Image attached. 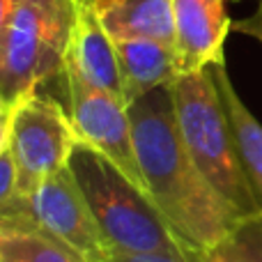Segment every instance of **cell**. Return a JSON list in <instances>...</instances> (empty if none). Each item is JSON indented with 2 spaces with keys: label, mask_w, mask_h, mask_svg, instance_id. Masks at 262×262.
Here are the masks:
<instances>
[{
  "label": "cell",
  "mask_w": 262,
  "mask_h": 262,
  "mask_svg": "<svg viewBox=\"0 0 262 262\" xmlns=\"http://www.w3.org/2000/svg\"><path fill=\"white\" fill-rule=\"evenodd\" d=\"M129 118L145 191L177 235L198 251L226 242L237 216L209 186L182 140L172 83L129 104Z\"/></svg>",
  "instance_id": "1"
},
{
  "label": "cell",
  "mask_w": 262,
  "mask_h": 262,
  "mask_svg": "<svg viewBox=\"0 0 262 262\" xmlns=\"http://www.w3.org/2000/svg\"><path fill=\"white\" fill-rule=\"evenodd\" d=\"M101 235L122 253H177L193 249L170 226L149 193L97 149L76 143L69 159Z\"/></svg>",
  "instance_id": "2"
},
{
  "label": "cell",
  "mask_w": 262,
  "mask_h": 262,
  "mask_svg": "<svg viewBox=\"0 0 262 262\" xmlns=\"http://www.w3.org/2000/svg\"><path fill=\"white\" fill-rule=\"evenodd\" d=\"M177 129L193 163L237 219L262 209L235 147L230 122L209 69L182 74L172 83Z\"/></svg>",
  "instance_id": "3"
},
{
  "label": "cell",
  "mask_w": 262,
  "mask_h": 262,
  "mask_svg": "<svg viewBox=\"0 0 262 262\" xmlns=\"http://www.w3.org/2000/svg\"><path fill=\"white\" fill-rule=\"evenodd\" d=\"M81 0H21L0 35V97L9 106L62 76Z\"/></svg>",
  "instance_id": "4"
},
{
  "label": "cell",
  "mask_w": 262,
  "mask_h": 262,
  "mask_svg": "<svg viewBox=\"0 0 262 262\" xmlns=\"http://www.w3.org/2000/svg\"><path fill=\"white\" fill-rule=\"evenodd\" d=\"M0 230L44 235L85 262H111L113 253L69 166L32 193L14 195L0 209Z\"/></svg>",
  "instance_id": "5"
},
{
  "label": "cell",
  "mask_w": 262,
  "mask_h": 262,
  "mask_svg": "<svg viewBox=\"0 0 262 262\" xmlns=\"http://www.w3.org/2000/svg\"><path fill=\"white\" fill-rule=\"evenodd\" d=\"M78 138L67 108L46 95L21 99L14 106L9 149L18 170V193H32L69 166Z\"/></svg>",
  "instance_id": "6"
},
{
  "label": "cell",
  "mask_w": 262,
  "mask_h": 262,
  "mask_svg": "<svg viewBox=\"0 0 262 262\" xmlns=\"http://www.w3.org/2000/svg\"><path fill=\"white\" fill-rule=\"evenodd\" d=\"M62 81L67 90V113L78 143L104 154L124 175L145 189L138 159H136L127 101L88 85L72 72H62Z\"/></svg>",
  "instance_id": "7"
},
{
  "label": "cell",
  "mask_w": 262,
  "mask_h": 262,
  "mask_svg": "<svg viewBox=\"0 0 262 262\" xmlns=\"http://www.w3.org/2000/svg\"><path fill=\"white\" fill-rule=\"evenodd\" d=\"M172 23L180 76L226 62L223 44L232 28L226 0H172Z\"/></svg>",
  "instance_id": "8"
},
{
  "label": "cell",
  "mask_w": 262,
  "mask_h": 262,
  "mask_svg": "<svg viewBox=\"0 0 262 262\" xmlns=\"http://www.w3.org/2000/svg\"><path fill=\"white\" fill-rule=\"evenodd\" d=\"M62 72H72L88 85L124 99L115 41L101 26L90 3H83L78 9V21L69 41Z\"/></svg>",
  "instance_id": "9"
},
{
  "label": "cell",
  "mask_w": 262,
  "mask_h": 262,
  "mask_svg": "<svg viewBox=\"0 0 262 262\" xmlns=\"http://www.w3.org/2000/svg\"><path fill=\"white\" fill-rule=\"evenodd\" d=\"M113 41L154 39L175 46L172 0H88Z\"/></svg>",
  "instance_id": "10"
},
{
  "label": "cell",
  "mask_w": 262,
  "mask_h": 262,
  "mask_svg": "<svg viewBox=\"0 0 262 262\" xmlns=\"http://www.w3.org/2000/svg\"><path fill=\"white\" fill-rule=\"evenodd\" d=\"M124 101L134 104L157 88L170 85L180 76L175 46L154 39L115 41Z\"/></svg>",
  "instance_id": "11"
},
{
  "label": "cell",
  "mask_w": 262,
  "mask_h": 262,
  "mask_svg": "<svg viewBox=\"0 0 262 262\" xmlns=\"http://www.w3.org/2000/svg\"><path fill=\"white\" fill-rule=\"evenodd\" d=\"M212 78L216 83V90L221 95L223 108H226L228 122H230L232 136H235V147L242 159L246 175L255 189L260 205H262V124L255 120V115L246 108L242 97L237 95L230 76H228L226 62H219L209 67Z\"/></svg>",
  "instance_id": "12"
},
{
  "label": "cell",
  "mask_w": 262,
  "mask_h": 262,
  "mask_svg": "<svg viewBox=\"0 0 262 262\" xmlns=\"http://www.w3.org/2000/svg\"><path fill=\"white\" fill-rule=\"evenodd\" d=\"M3 262H85L74 251L37 232L0 230Z\"/></svg>",
  "instance_id": "13"
},
{
  "label": "cell",
  "mask_w": 262,
  "mask_h": 262,
  "mask_svg": "<svg viewBox=\"0 0 262 262\" xmlns=\"http://www.w3.org/2000/svg\"><path fill=\"white\" fill-rule=\"evenodd\" d=\"M228 242L242 262H262V209L237 219Z\"/></svg>",
  "instance_id": "14"
},
{
  "label": "cell",
  "mask_w": 262,
  "mask_h": 262,
  "mask_svg": "<svg viewBox=\"0 0 262 262\" xmlns=\"http://www.w3.org/2000/svg\"><path fill=\"white\" fill-rule=\"evenodd\" d=\"M111 262H203V251L186 249L177 253H122L113 251Z\"/></svg>",
  "instance_id": "15"
},
{
  "label": "cell",
  "mask_w": 262,
  "mask_h": 262,
  "mask_svg": "<svg viewBox=\"0 0 262 262\" xmlns=\"http://www.w3.org/2000/svg\"><path fill=\"white\" fill-rule=\"evenodd\" d=\"M18 193V170L9 145L0 152V209Z\"/></svg>",
  "instance_id": "16"
},
{
  "label": "cell",
  "mask_w": 262,
  "mask_h": 262,
  "mask_svg": "<svg viewBox=\"0 0 262 262\" xmlns=\"http://www.w3.org/2000/svg\"><path fill=\"white\" fill-rule=\"evenodd\" d=\"M232 28H235L237 32H242V35H246V37H253L255 41L262 44V0L258 3V9H255L251 16L242 18V21H235Z\"/></svg>",
  "instance_id": "17"
},
{
  "label": "cell",
  "mask_w": 262,
  "mask_h": 262,
  "mask_svg": "<svg viewBox=\"0 0 262 262\" xmlns=\"http://www.w3.org/2000/svg\"><path fill=\"white\" fill-rule=\"evenodd\" d=\"M203 262H242L239 255L235 253L230 242H221V244L212 246V249L203 251Z\"/></svg>",
  "instance_id": "18"
},
{
  "label": "cell",
  "mask_w": 262,
  "mask_h": 262,
  "mask_svg": "<svg viewBox=\"0 0 262 262\" xmlns=\"http://www.w3.org/2000/svg\"><path fill=\"white\" fill-rule=\"evenodd\" d=\"M12 113L14 106H9L7 101L0 97V152L7 147L9 143V127H12Z\"/></svg>",
  "instance_id": "19"
},
{
  "label": "cell",
  "mask_w": 262,
  "mask_h": 262,
  "mask_svg": "<svg viewBox=\"0 0 262 262\" xmlns=\"http://www.w3.org/2000/svg\"><path fill=\"white\" fill-rule=\"evenodd\" d=\"M18 3H21V0H0V35H3L9 16L14 14V9L18 7Z\"/></svg>",
  "instance_id": "20"
},
{
  "label": "cell",
  "mask_w": 262,
  "mask_h": 262,
  "mask_svg": "<svg viewBox=\"0 0 262 262\" xmlns=\"http://www.w3.org/2000/svg\"><path fill=\"white\" fill-rule=\"evenodd\" d=\"M232 3H239V0H232Z\"/></svg>",
  "instance_id": "21"
},
{
  "label": "cell",
  "mask_w": 262,
  "mask_h": 262,
  "mask_svg": "<svg viewBox=\"0 0 262 262\" xmlns=\"http://www.w3.org/2000/svg\"><path fill=\"white\" fill-rule=\"evenodd\" d=\"M81 3H88V0H81Z\"/></svg>",
  "instance_id": "22"
},
{
  "label": "cell",
  "mask_w": 262,
  "mask_h": 262,
  "mask_svg": "<svg viewBox=\"0 0 262 262\" xmlns=\"http://www.w3.org/2000/svg\"><path fill=\"white\" fill-rule=\"evenodd\" d=\"M0 262H3V258H0Z\"/></svg>",
  "instance_id": "23"
}]
</instances>
